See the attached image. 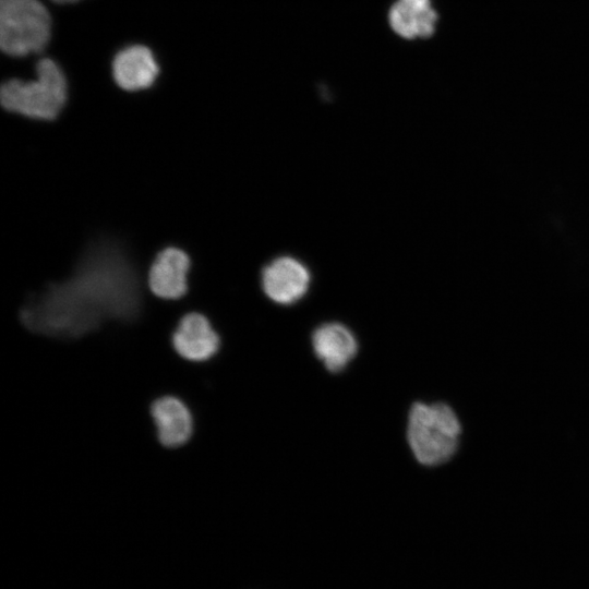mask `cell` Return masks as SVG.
Instances as JSON below:
<instances>
[{
    "instance_id": "1",
    "label": "cell",
    "mask_w": 589,
    "mask_h": 589,
    "mask_svg": "<svg viewBox=\"0 0 589 589\" xmlns=\"http://www.w3.org/2000/svg\"><path fill=\"white\" fill-rule=\"evenodd\" d=\"M137 275L111 243L94 245L67 279L49 285L22 309L32 330L56 337H80L107 318L127 320L141 306Z\"/></svg>"
},
{
    "instance_id": "8",
    "label": "cell",
    "mask_w": 589,
    "mask_h": 589,
    "mask_svg": "<svg viewBox=\"0 0 589 589\" xmlns=\"http://www.w3.org/2000/svg\"><path fill=\"white\" fill-rule=\"evenodd\" d=\"M151 417L159 443L168 448L184 445L193 434L190 409L175 396H161L151 406Z\"/></svg>"
},
{
    "instance_id": "9",
    "label": "cell",
    "mask_w": 589,
    "mask_h": 589,
    "mask_svg": "<svg viewBox=\"0 0 589 589\" xmlns=\"http://www.w3.org/2000/svg\"><path fill=\"white\" fill-rule=\"evenodd\" d=\"M159 73L152 50L132 45L120 50L112 60V76L119 87L129 92L148 88Z\"/></svg>"
},
{
    "instance_id": "10",
    "label": "cell",
    "mask_w": 589,
    "mask_h": 589,
    "mask_svg": "<svg viewBox=\"0 0 589 589\" xmlns=\"http://www.w3.org/2000/svg\"><path fill=\"white\" fill-rule=\"evenodd\" d=\"M313 351L329 372L344 370L358 352L354 334L344 324L320 325L312 334Z\"/></svg>"
},
{
    "instance_id": "5",
    "label": "cell",
    "mask_w": 589,
    "mask_h": 589,
    "mask_svg": "<svg viewBox=\"0 0 589 589\" xmlns=\"http://www.w3.org/2000/svg\"><path fill=\"white\" fill-rule=\"evenodd\" d=\"M261 283L268 299L277 304L289 305L305 296L311 283V273L298 259L283 255L265 265Z\"/></svg>"
},
{
    "instance_id": "6",
    "label": "cell",
    "mask_w": 589,
    "mask_h": 589,
    "mask_svg": "<svg viewBox=\"0 0 589 589\" xmlns=\"http://www.w3.org/2000/svg\"><path fill=\"white\" fill-rule=\"evenodd\" d=\"M171 345L182 359L200 363L218 352L220 338L205 315L191 312L179 321L171 336Z\"/></svg>"
},
{
    "instance_id": "3",
    "label": "cell",
    "mask_w": 589,
    "mask_h": 589,
    "mask_svg": "<svg viewBox=\"0 0 589 589\" xmlns=\"http://www.w3.org/2000/svg\"><path fill=\"white\" fill-rule=\"evenodd\" d=\"M37 79L22 81L8 80L1 85L2 107L27 118L53 120L59 116L68 97L65 76L50 58H44L36 64Z\"/></svg>"
},
{
    "instance_id": "2",
    "label": "cell",
    "mask_w": 589,
    "mask_h": 589,
    "mask_svg": "<svg viewBox=\"0 0 589 589\" xmlns=\"http://www.w3.org/2000/svg\"><path fill=\"white\" fill-rule=\"evenodd\" d=\"M461 424L452 407L445 402H414L407 423L410 449L423 466H438L456 453Z\"/></svg>"
},
{
    "instance_id": "11",
    "label": "cell",
    "mask_w": 589,
    "mask_h": 589,
    "mask_svg": "<svg viewBox=\"0 0 589 589\" xmlns=\"http://www.w3.org/2000/svg\"><path fill=\"white\" fill-rule=\"evenodd\" d=\"M388 20L393 31L404 38H428L435 31L437 14L431 0H397Z\"/></svg>"
},
{
    "instance_id": "7",
    "label": "cell",
    "mask_w": 589,
    "mask_h": 589,
    "mask_svg": "<svg viewBox=\"0 0 589 589\" xmlns=\"http://www.w3.org/2000/svg\"><path fill=\"white\" fill-rule=\"evenodd\" d=\"M190 259L185 252L177 248L160 251L148 272L151 291L165 300L183 297L188 290V272Z\"/></svg>"
},
{
    "instance_id": "12",
    "label": "cell",
    "mask_w": 589,
    "mask_h": 589,
    "mask_svg": "<svg viewBox=\"0 0 589 589\" xmlns=\"http://www.w3.org/2000/svg\"><path fill=\"white\" fill-rule=\"evenodd\" d=\"M56 3H59V4H67V3H74V2H77L80 0H51Z\"/></svg>"
},
{
    "instance_id": "4",
    "label": "cell",
    "mask_w": 589,
    "mask_h": 589,
    "mask_svg": "<svg viewBox=\"0 0 589 589\" xmlns=\"http://www.w3.org/2000/svg\"><path fill=\"white\" fill-rule=\"evenodd\" d=\"M51 37V16L39 0H0V47L11 57L38 53Z\"/></svg>"
}]
</instances>
